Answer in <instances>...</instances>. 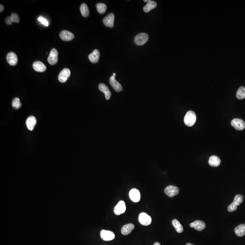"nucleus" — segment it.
Listing matches in <instances>:
<instances>
[{"instance_id":"obj_1","label":"nucleus","mask_w":245,"mask_h":245,"mask_svg":"<svg viewBox=\"0 0 245 245\" xmlns=\"http://www.w3.org/2000/svg\"><path fill=\"white\" fill-rule=\"evenodd\" d=\"M197 120L196 114L193 111H189L184 117V121L185 124L189 127L192 126Z\"/></svg>"},{"instance_id":"obj_2","label":"nucleus","mask_w":245,"mask_h":245,"mask_svg":"<svg viewBox=\"0 0 245 245\" xmlns=\"http://www.w3.org/2000/svg\"><path fill=\"white\" fill-rule=\"evenodd\" d=\"M243 201V197L241 195H236L235 197L233 202L228 206L227 210L228 212H233L236 211L237 206L240 205Z\"/></svg>"},{"instance_id":"obj_3","label":"nucleus","mask_w":245,"mask_h":245,"mask_svg":"<svg viewBox=\"0 0 245 245\" xmlns=\"http://www.w3.org/2000/svg\"><path fill=\"white\" fill-rule=\"evenodd\" d=\"M148 40V35L145 33H142L138 34L135 37L134 42L138 46H143L147 42Z\"/></svg>"},{"instance_id":"obj_4","label":"nucleus","mask_w":245,"mask_h":245,"mask_svg":"<svg viewBox=\"0 0 245 245\" xmlns=\"http://www.w3.org/2000/svg\"><path fill=\"white\" fill-rule=\"evenodd\" d=\"M138 221L141 225L147 226L150 225L152 223V218L146 213H142L139 215Z\"/></svg>"},{"instance_id":"obj_5","label":"nucleus","mask_w":245,"mask_h":245,"mask_svg":"<svg viewBox=\"0 0 245 245\" xmlns=\"http://www.w3.org/2000/svg\"><path fill=\"white\" fill-rule=\"evenodd\" d=\"M179 189L178 187L176 186L170 185L165 188L164 189V192L165 194L168 196L169 197L172 198L175 195H178L179 194Z\"/></svg>"},{"instance_id":"obj_6","label":"nucleus","mask_w":245,"mask_h":245,"mask_svg":"<svg viewBox=\"0 0 245 245\" xmlns=\"http://www.w3.org/2000/svg\"><path fill=\"white\" fill-rule=\"evenodd\" d=\"M58 52L56 49H52L48 58V61L50 65H55L57 63Z\"/></svg>"},{"instance_id":"obj_7","label":"nucleus","mask_w":245,"mask_h":245,"mask_svg":"<svg viewBox=\"0 0 245 245\" xmlns=\"http://www.w3.org/2000/svg\"><path fill=\"white\" fill-rule=\"evenodd\" d=\"M100 236L104 241H110L115 238V235L113 232L108 230H102L100 232Z\"/></svg>"},{"instance_id":"obj_8","label":"nucleus","mask_w":245,"mask_h":245,"mask_svg":"<svg viewBox=\"0 0 245 245\" xmlns=\"http://www.w3.org/2000/svg\"><path fill=\"white\" fill-rule=\"evenodd\" d=\"M231 125L237 130H242L245 128V122L242 119H233L231 122Z\"/></svg>"},{"instance_id":"obj_9","label":"nucleus","mask_w":245,"mask_h":245,"mask_svg":"<svg viewBox=\"0 0 245 245\" xmlns=\"http://www.w3.org/2000/svg\"><path fill=\"white\" fill-rule=\"evenodd\" d=\"M129 196L130 199L134 202H138L141 199L140 192L138 190L136 189H132L130 191Z\"/></svg>"},{"instance_id":"obj_10","label":"nucleus","mask_w":245,"mask_h":245,"mask_svg":"<svg viewBox=\"0 0 245 245\" xmlns=\"http://www.w3.org/2000/svg\"><path fill=\"white\" fill-rule=\"evenodd\" d=\"M70 75V71L68 68H65L61 70L58 76V80L61 83H65Z\"/></svg>"},{"instance_id":"obj_11","label":"nucleus","mask_w":245,"mask_h":245,"mask_svg":"<svg viewBox=\"0 0 245 245\" xmlns=\"http://www.w3.org/2000/svg\"><path fill=\"white\" fill-rule=\"evenodd\" d=\"M114 15L112 13L109 14L103 19V23L104 25L107 27H113L114 26Z\"/></svg>"},{"instance_id":"obj_12","label":"nucleus","mask_w":245,"mask_h":245,"mask_svg":"<svg viewBox=\"0 0 245 245\" xmlns=\"http://www.w3.org/2000/svg\"><path fill=\"white\" fill-rule=\"evenodd\" d=\"M126 210L125 203L123 201H121L115 206L114 208V213L116 215H120L124 213Z\"/></svg>"},{"instance_id":"obj_13","label":"nucleus","mask_w":245,"mask_h":245,"mask_svg":"<svg viewBox=\"0 0 245 245\" xmlns=\"http://www.w3.org/2000/svg\"><path fill=\"white\" fill-rule=\"evenodd\" d=\"M59 36L61 40L66 41H71L75 38V36L72 33L66 30L61 31Z\"/></svg>"},{"instance_id":"obj_14","label":"nucleus","mask_w":245,"mask_h":245,"mask_svg":"<svg viewBox=\"0 0 245 245\" xmlns=\"http://www.w3.org/2000/svg\"><path fill=\"white\" fill-rule=\"evenodd\" d=\"M6 60L11 66H15L18 62V58L15 53L13 52H9L6 56Z\"/></svg>"},{"instance_id":"obj_15","label":"nucleus","mask_w":245,"mask_h":245,"mask_svg":"<svg viewBox=\"0 0 245 245\" xmlns=\"http://www.w3.org/2000/svg\"><path fill=\"white\" fill-rule=\"evenodd\" d=\"M190 226L192 228H194L197 231H201L205 228L206 224L203 221L197 220L190 224Z\"/></svg>"},{"instance_id":"obj_16","label":"nucleus","mask_w":245,"mask_h":245,"mask_svg":"<svg viewBox=\"0 0 245 245\" xmlns=\"http://www.w3.org/2000/svg\"><path fill=\"white\" fill-rule=\"evenodd\" d=\"M115 77L113 76L111 77L110 79V84L115 91L117 92L121 91L122 90V87L121 83L115 80Z\"/></svg>"},{"instance_id":"obj_17","label":"nucleus","mask_w":245,"mask_h":245,"mask_svg":"<svg viewBox=\"0 0 245 245\" xmlns=\"http://www.w3.org/2000/svg\"><path fill=\"white\" fill-rule=\"evenodd\" d=\"M32 66L34 70L37 72H43L46 70V66L42 62L40 61H36L34 62Z\"/></svg>"},{"instance_id":"obj_18","label":"nucleus","mask_w":245,"mask_h":245,"mask_svg":"<svg viewBox=\"0 0 245 245\" xmlns=\"http://www.w3.org/2000/svg\"><path fill=\"white\" fill-rule=\"evenodd\" d=\"M36 124V119L34 116H31L26 121V126L29 130L32 131Z\"/></svg>"},{"instance_id":"obj_19","label":"nucleus","mask_w":245,"mask_h":245,"mask_svg":"<svg viewBox=\"0 0 245 245\" xmlns=\"http://www.w3.org/2000/svg\"><path fill=\"white\" fill-rule=\"evenodd\" d=\"M99 89L104 94L106 100H110L111 96V93L108 87L104 83H100L99 85Z\"/></svg>"},{"instance_id":"obj_20","label":"nucleus","mask_w":245,"mask_h":245,"mask_svg":"<svg viewBox=\"0 0 245 245\" xmlns=\"http://www.w3.org/2000/svg\"><path fill=\"white\" fill-rule=\"evenodd\" d=\"M100 53L98 49L94 50L92 53L89 56V59L90 61L93 63H96L98 62L100 59Z\"/></svg>"},{"instance_id":"obj_21","label":"nucleus","mask_w":245,"mask_h":245,"mask_svg":"<svg viewBox=\"0 0 245 245\" xmlns=\"http://www.w3.org/2000/svg\"><path fill=\"white\" fill-rule=\"evenodd\" d=\"M134 228V225L133 224L129 223L125 225L121 229V233L124 235H127L132 232Z\"/></svg>"},{"instance_id":"obj_22","label":"nucleus","mask_w":245,"mask_h":245,"mask_svg":"<svg viewBox=\"0 0 245 245\" xmlns=\"http://www.w3.org/2000/svg\"><path fill=\"white\" fill-rule=\"evenodd\" d=\"M208 163H209V165L212 167H218L221 164V159L216 156H212L209 158Z\"/></svg>"},{"instance_id":"obj_23","label":"nucleus","mask_w":245,"mask_h":245,"mask_svg":"<svg viewBox=\"0 0 245 245\" xmlns=\"http://www.w3.org/2000/svg\"><path fill=\"white\" fill-rule=\"evenodd\" d=\"M157 6V3L155 1H149L143 8L144 12L146 13L148 12L151 10L155 9Z\"/></svg>"},{"instance_id":"obj_24","label":"nucleus","mask_w":245,"mask_h":245,"mask_svg":"<svg viewBox=\"0 0 245 245\" xmlns=\"http://www.w3.org/2000/svg\"><path fill=\"white\" fill-rule=\"evenodd\" d=\"M234 232L239 237L245 235V224L240 225L235 228Z\"/></svg>"},{"instance_id":"obj_25","label":"nucleus","mask_w":245,"mask_h":245,"mask_svg":"<svg viewBox=\"0 0 245 245\" xmlns=\"http://www.w3.org/2000/svg\"><path fill=\"white\" fill-rule=\"evenodd\" d=\"M172 224L174 228L176 229V231L178 233H182L183 231V228L182 225L181 224L179 221L177 219H174L172 221Z\"/></svg>"},{"instance_id":"obj_26","label":"nucleus","mask_w":245,"mask_h":245,"mask_svg":"<svg viewBox=\"0 0 245 245\" xmlns=\"http://www.w3.org/2000/svg\"><path fill=\"white\" fill-rule=\"evenodd\" d=\"M80 12L82 15L83 17H88L89 16L90 12H89V8L87 5L85 3H83L80 5Z\"/></svg>"},{"instance_id":"obj_27","label":"nucleus","mask_w":245,"mask_h":245,"mask_svg":"<svg viewBox=\"0 0 245 245\" xmlns=\"http://www.w3.org/2000/svg\"><path fill=\"white\" fill-rule=\"evenodd\" d=\"M96 6L98 12L101 14L104 13L107 10V6H106V5L105 4L102 3H99L97 4Z\"/></svg>"},{"instance_id":"obj_28","label":"nucleus","mask_w":245,"mask_h":245,"mask_svg":"<svg viewBox=\"0 0 245 245\" xmlns=\"http://www.w3.org/2000/svg\"><path fill=\"white\" fill-rule=\"evenodd\" d=\"M236 97L239 100H243L245 98V88L243 86L240 87L237 90Z\"/></svg>"},{"instance_id":"obj_29","label":"nucleus","mask_w":245,"mask_h":245,"mask_svg":"<svg viewBox=\"0 0 245 245\" xmlns=\"http://www.w3.org/2000/svg\"><path fill=\"white\" fill-rule=\"evenodd\" d=\"M12 106L15 109H18L22 106V104L20 102V100L18 98H15L13 100Z\"/></svg>"},{"instance_id":"obj_30","label":"nucleus","mask_w":245,"mask_h":245,"mask_svg":"<svg viewBox=\"0 0 245 245\" xmlns=\"http://www.w3.org/2000/svg\"><path fill=\"white\" fill-rule=\"evenodd\" d=\"M11 18L13 22L18 23L20 22V18H19V15L15 13H13L12 14H11Z\"/></svg>"},{"instance_id":"obj_31","label":"nucleus","mask_w":245,"mask_h":245,"mask_svg":"<svg viewBox=\"0 0 245 245\" xmlns=\"http://www.w3.org/2000/svg\"><path fill=\"white\" fill-rule=\"evenodd\" d=\"M38 20L39 21V22H41L42 24L45 25V26H48V22L47 21L46 19H45V18H44V17H42V16H40V17L38 18Z\"/></svg>"},{"instance_id":"obj_32","label":"nucleus","mask_w":245,"mask_h":245,"mask_svg":"<svg viewBox=\"0 0 245 245\" xmlns=\"http://www.w3.org/2000/svg\"><path fill=\"white\" fill-rule=\"evenodd\" d=\"M5 22L6 24L8 25H10L12 24V23L13 22L11 16H8V17L5 18Z\"/></svg>"},{"instance_id":"obj_33","label":"nucleus","mask_w":245,"mask_h":245,"mask_svg":"<svg viewBox=\"0 0 245 245\" xmlns=\"http://www.w3.org/2000/svg\"><path fill=\"white\" fill-rule=\"evenodd\" d=\"M1 5L0 6V12H2L4 10V7L3 5Z\"/></svg>"},{"instance_id":"obj_34","label":"nucleus","mask_w":245,"mask_h":245,"mask_svg":"<svg viewBox=\"0 0 245 245\" xmlns=\"http://www.w3.org/2000/svg\"><path fill=\"white\" fill-rule=\"evenodd\" d=\"M154 245H160V244L159 243H158V242H156V243H155V244H154Z\"/></svg>"},{"instance_id":"obj_35","label":"nucleus","mask_w":245,"mask_h":245,"mask_svg":"<svg viewBox=\"0 0 245 245\" xmlns=\"http://www.w3.org/2000/svg\"><path fill=\"white\" fill-rule=\"evenodd\" d=\"M149 1H150V0H145V1H144V2H145L148 3L149 2Z\"/></svg>"},{"instance_id":"obj_36","label":"nucleus","mask_w":245,"mask_h":245,"mask_svg":"<svg viewBox=\"0 0 245 245\" xmlns=\"http://www.w3.org/2000/svg\"><path fill=\"white\" fill-rule=\"evenodd\" d=\"M186 245H194L190 243H187V244H186Z\"/></svg>"},{"instance_id":"obj_37","label":"nucleus","mask_w":245,"mask_h":245,"mask_svg":"<svg viewBox=\"0 0 245 245\" xmlns=\"http://www.w3.org/2000/svg\"><path fill=\"white\" fill-rule=\"evenodd\" d=\"M113 76H114V77H115V76H116V74H115V73H113Z\"/></svg>"}]
</instances>
